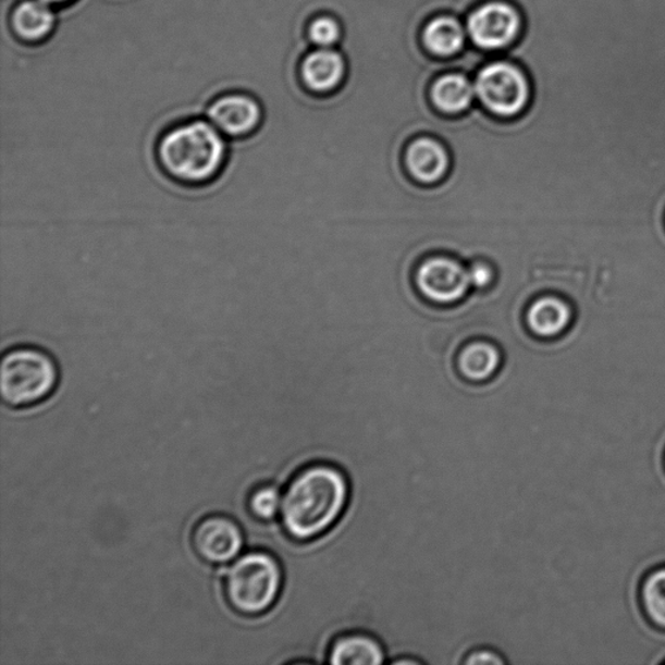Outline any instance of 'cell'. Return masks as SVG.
<instances>
[{
  "label": "cell",
  "mask_w": 665,
  "mask_h": 665,
  "mask_svg": "<svg viewBox=\"0 0 665 665\" xmlns=\"http://www.w3.org/2000/svg\"><path fill=\"white\" fill-rule=\"evenodd\" d=\"M350 483L338 467L315 463L298 470L282 492L280 520L295 542L320 539L344 516Z\"/></svg>",
  "instance_id": "obj_1"
},
{
  "label": "cell",
  "mask_w": 665,
  "mask_h": 665,
  "mask_svg": "<svg viewBox=\"0 0 665 665\" xmlns=\"http://www.w3.org/2000/svg\"><path fill=\"white\" fill-rule=\"evenodd\" d=\"M230 151L224 134L204 120H192L168 130L156 146L161 173L185 187L211 185L223 174Z\"/></svg>",
  "instance_id": "obj_2"
},
{
  "label": "cell",
  "mask_w": 665,
  "mask_h": 665,
  "mask_svg": "<svg viewBox=\"0 0 665 665\" xmlns=\"http://www.w3.org/2000/svg\"><path fill=\"white\" fill-rule=\"evenodd\" d=\"M224 596L235 614L259 617L274 607L284 588V572L273 554L251 550L230 564L224 576Z\"/></svg>",
  "instance_id": "obj_3"
},
{
  "label": "cell",
  "mask_w": 665,
  "mask_h": 665,
  "mask_svg": "<svg viewBox=\"0 0 665 665\" xmlns=\"http://www.w3.org/2000/svg\"><path fill=\"white\" fill-rule=\"evenodd\" d=\"M59 368L52 356L36 346H17L0 361V396L5 406L29 408L56 393Z\"/></svg>",
  "instance_id": "obj_4"
},
{
  "label": "cell",
  "mask_w": 665,
  "mask_h": 665,
  "mask_svg": "<svg viewBox=\"0 0 665 665\" xmlns=\"http://www.w3.org/2000/svg\"><path fill=\"white\" fill-rule=\"evenodd\" d=\"M476 94L487 110L502 118L519 115L530 100V84L524 72L513 64L496 62L477 76Z\"/></svg>",
  "instance_id": "obj_5"
},
{
  "label": "cell",
  "mask_w": 665,
  "mask_h": 665,
  "mask_svg": "<svg viewBox=\"0 0 665 665\" xmlns=\"http://www.w3.org/2000/svg\"><path fill=\"white\" fill-rule=\"evenodd\" d=\"M244 532L232 517L213 514L201 517L192 533V546L199 559L212 566H225L242 554Z\"/></svg>",
  "instance_id": "obj_6"
},
{
  "label": "cell",
  "mask_w": 665,
  "mask_h": 665,
  "mask_svg": "<svg viewBox=\"0 0 665 665\" xmlns=\"http://www.w3.org/2000/svg\"><path fill=\"white\" fill-rule=\"evenodd\" d=\"M521 28L519 12L506 3L493 2L477 9L468 19V33L483 50L507 47Z\"/></svg>",
  "instance_id": "obj_7"
},
{
  "label": "cell",
  "mask_w": 665,
  "mask_h": 665,
  "mask_svg": "<svg viewBox=\"0 0 665 665\" xmlns=\"http://www.w3.org/2000/svg\"><path fill=\"white\" fill-rule=\"evenodd\" d=\"M416 285L429 300L435 304H455L466 297L470 282L468 270L458 261L448 258H432L416 273Z\"/></svg>",
  "instance_id": "obj_8"
},
{
  "label": "cell",
  "mask_w": 665,
  "mask_h": 665,
  "mask_svg": "<svg viewBox=\"0 0 665 665\" xmlns=\"http://www.w3.org/2000/svg\"><path fill=\"white\" fill-rule=\"evenodd\" d=\"M207 116L221 134L233 139L251 136L261 123L258 102L241 94H232L214 100L208 107Z\"/></svg>",
  "instance_id": "obj_9"
},
{
  "label": "cell",
  "mask_w": 665,
  "mask_h": 665,
  "mask_svg": "<svg viewBox=\"0 0 665 665\" xmlns=\"http://www.w3.org/2000/svg\"><path fill=\"white\" fill-rule=\"evenodd\" d=\"M575 315V308L569 300L561 295L547 294L529 306L527 324L535 337L554 341L572 328Z\"/></svg>",
  "instance_id": "obj_10"
},
{
  "label": "cell",
  "mask_w": 665,
  "mask_h": 665,
  "mask_svg": "<svg viewBox=\"0 0 665 665\" xmlns=\"http://www.w3.org/2000/svg\"><path fill=\"white\" fill-rule=\"evenodd\" d=\"M385 662V649L378 638L361 631L335 638L328 651V663L332 665H381Z\"/></svg>",
  "instance_id": "obj_11"
},
{
  "label": "cell",
  "mask_w": 665,
  "mask_h": 665,
  "mask_svg": "<svg viewBox=\"0 0 665 665\" xmlns=\"http://www.w3.org/2000/svg\"><path fill=\"white\" fill-rule=\"evenodd\" d=\"M406 165L419 183L432 185L446 176L450 168L448 153L432 138H419L408 146Z\"/></svg>",
  "instance_id": "obj_12"
},
{
  "label": "cell",
  "mask_w": 665,
  "mask_h": 665,
  "mask_svg": "<svg viewBox=\"0 0 665 665\" xmlns=\"http://www.w3.org/2000/svg\"><path fill=\"white\" fill-rule=\"evenodd\" d=\"M305 83L315 91L333 90L345 75V62L338 52L320 50L311 53L301 66Z\"/></svg>",
  "instance_id": "obj_13"
},
{
  "label": "cell",
  "mask_w": 665,
  "mask_h": 665,
  "mask_svg": "<svg viewBox=\"0 0 665 665\" xmlns=\"http://www.w3.org/2000/svg\"><path fill=\"white\" fill-rule=\"evenodd\" d=\"M649 81L654 110L665 143V10L656 24L649 51Z\"/></svg>",
  "instance_id": "obj_14"
},
{
  "label": "cell",
  "mask_w": 665,
  "mask_h": 665,
  "mask_svg": "<svg viewBox=\"0 0 665 665\" xmlns=\"http://www.w3.org/2000/svg\"><path fill=\"white\" fill-rule=\"evenodd\" d=\"M501 367L498 348L487 342H475L461 352L458 359L459 372L469 382L482 384L492 380Z\"/></svg>",
  "instance_id": "obj_15"
},
{
  "label": "cell",
  "mask_w": 665,
  "mask_h": 665,
  "mask_svg": "<svg viewBox=\"0 0 665 665\" xmlns=\"http://www.w3.org/2000/svg\"><path fill=\"white\" fill-rule=\"evenodd\" d=\"M476 87L465 76L448 75L440 78L433 86V102L442 112L460 113L472 104Z\"/></svg>",
  "instance_id": "obj_16"
},
{
  "label": "cell",
  "mask_w": 665,
  "mask_h": 665,
  "mask_svg": "<svg viewBox=\"0 0 665 665\" xmlns=\"http://www.w3.org/2000/svg\"><path fill=\"white\" fill-rule=\"evenodd\" d=\"M465 40V29L454 17L434 19L424 32L428 49L441 57L454 56L460 51Z\"/></svg>",
  "instance_id": "obj_17"
},
{
  "label": "cell",
  "mask_w": 665,
  "mask_h": 665,
  "mask_svg": "<svg viewBox=\"0 0 665 665\" xmlns=\"http://www.w3.org/2000/svg\"><path fill=\"white\" fill-rule=\"evenodd\" d=\"M13 24L19 35L26 39L44 38L53 25L52 11L45 0H28L16 10Z\"/></svg>",
  "instance_id": "obj_18"
},
{
  "label": "cell",
  "mask_w": 665,
  "mask_h": 665,
  "mask_svg": "<svg viewBox=\"0 0 665 665\" xmlns=\"http://www.w3.org/2000/svg\"><path fill=\"white\" fill-rule=\"evenodd\" d=\"M641 601L649 620L665 629V568L656 569L646 577L641 589Z\"/></svg>",
  "instance_id": "obj_19"
},
{
  "label": "cell",
  "mask_w": 665,
  "mask_h": 665,
  "mask_svg": "<svg viewBox=\"0 0 665 665\" xmlns=\"http://www.w3.org/2000/svg\"><path fill=\"white\" fill-rule=\"evenodd\" d=\"M281 502V490L272 483H264V485L253 489L248 494V514L259 521H272L280 516Z\"/></svg>",
  "instance_id": "obj_20"
},
{
  "label": "cell",
  "mask_w": 665,
  "mask_h": 665,
  "mask_svg": "<svg viewBox=\"0 0 665 665\" xmlns=\"http://www.w3.org/2000/svg\"><path fill=\"white\" fill-rule=\"evenodd\" d=\"M341 35L340 26L331 17H320L311 25L310 36L312 42L321 47H329L337 42Z\"/></svg>",
  "instance_id": "obj_21"
},
{
  "label": "cell",
  "mask_w": 665,
  "mask_h": 665,
  "mask_svg": "<svg viewBox=\"0 0 665 665\" xmlns=\"http://www.w3.org/2000/svg\"><path fill=\"white\" fill-rule=\"evenodd\" d=\"M507 661L492 649H476L470 651L463 661L465 665H505Z\"/></svg>",
  "instance_id": "obj_22"
},
{
  "label": "cell",
  "mask_w": 665,
  "mask_h": 665,
  "mask_svg": "<svg viewBox=\"0 0 665 665\" xmlns=\"http://www.w3.org/2000/svg\"><path fill=\"white\" fill-rule=\"evenodd\" d=\"M470 286L485 288L493 281V271L485 263H475L468 270Z\"/></svg>",
  "instance_id": "obj_23"
},
{
  "label": "cell",
  "mask_w": 665,
  "mask_h": 665,
  "mask_svg": "<svg viewBox=\"0 0 665 665\" xmlns=\"http://www.w3.org/2000/svg\"><path fill=\"white\" fill-rule=\"evenodd\" d=\"M392 664L393 665H420L422 664V662L419 660H416V657L402 656L399 657V660H394Z\"/></svg>",
  "instance_id": "obj_24"
},
{
  "label": "cell",
  "mask_w": 665,
  "mask_h": 665,
  "mask_svg": "<svg viewBox=\"0 0 665 665\" xmlns=\"http://www.w3.org/2000/svg\"><path fill=\"white\" fill-rule=\"evenodd\" d=\"M45 2L49 3V2H63V0H45Z\"/></svg>",
  "instance_id": "obj_25"
}]
</instances>
